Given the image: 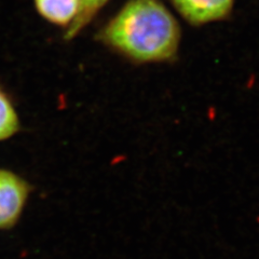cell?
Segmentation results:
<instances>
[{"mask_svg":"<svg viewBox=\"0 0 259 259\" xmlns=\"http://www.w3.org/2000/svg\"><path fill=\"white\" fill-rule=\"evenodd\" d=\"M97 40L132 62L161 63L176 56L181 28L160 0H127L102 27Z\"/></svg>","mask_w":259,"mask_h":259,"instance_id":"6da1fadb","label":"cell"},{"mask_svg":"<svg viewBox=\"0 0 259 259\" xmlns=\"http://www.w3.org/2000/svg\"><path fill=\"white\" fill-rule=\"evenodd\" d=\"M31 186L10 169L0 168V231L10 230L25 209Z\"/></svg>","mask_w":259,"mask_h":259,"instance_id":"7a4b0ae2","label":"cell"},{"mask_svg":"<svg viewBox=\"0 0 259 259\" xmlns=\"http://www.w3.org/2000/svg\"><path fill=\"white\" fill-rule=\"evenodd\" d=\"M171 3L185 21L200 26L228 18L236 0H171Z\"/></svg>","mask_w":259,"mask_h":259,"instance_id":"3957f363","label":"cell"},{"mask_svg":"<svg viewBox=\"0 0 259 259\" xmlns=\"http://www.w3.org/2000/svg\"><path fill=\"white\" fill-rule=\"evenodd\" d=\"M35 9L44 20L67 28L77 18L80 0H34Z\"/></svg>","mask_w":259,"mask_h":259,"instance_id":"277c9868","label":"cell"},{"mask_svg":"<svg viewBox=\"0 0 259 259\" xmlns=\"http://www.w3.org/2000/svg\"><path fill=\"white\" fill-rule=\"evenodd\" d=\"M108 2L109 0H80V9L77 18L65 30L64 39L68 41V40L77 37L108 4Z\"/></svg>","mask_w":259,"mask_h":259,"instance_id":"5b68a950","label":"cell"},{"mask_svg":"<svg viewBox=\"0 0 259 259\" xmlns=\"http://www.w3.org/2000/svg\"><path fill=\"white\" fill-rule=\"evenodd\" d=\"M20 127L19 113L10 97L0 88V142L11 139Z\"/></svg>","mask_w":259,"mask_h":259,"instance_id":"8992f818","label":"cell"}]
</instances>
